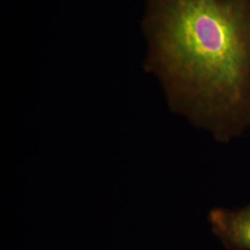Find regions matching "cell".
<instances>
[{"mask_svg":"<svg viewBox=\"0 0 250 250\" xmlns=\"http://www.w3.org/2000/svg\"><path fill=\"white\" fill-rule=\"evenodd\" d=\"M146 27L171 107L219 137L250 124V0H150Z\"/></svg>","mask_w":250,"mask_h":250,"instance_id":"6da1fadb","label":"cell"},{"mask_svg":"<svg viewBox=\"0 0 250 250\" xmlns=\"http://www.w3.org/2000/svg\"><path fill=\"white\" fill-rule=\"evenodd\" d=\"M209 222L227 249L250 250V205L238 209H213L209 213Z\"/></svg>","mask_w":250,"mask_h":250,"instance_id":"7a4b0ae2","label":"cell"}]
</instances>
